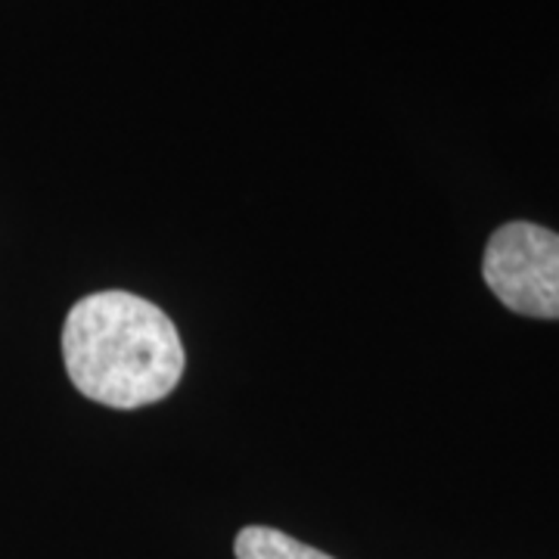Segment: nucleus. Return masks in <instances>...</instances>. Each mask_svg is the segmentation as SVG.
I'll return each mask as SVG.
<instances>
[{"label": "nucleus", "mask_w": 559, "mask_h": 559, "mask_svg": "<svg viewBox=\"0 0 559 559\" xmlns=\"http://www.w3.org/2000/svg\"><path fill=\"white\" fill-rule=\"evenodd\" d=\"M62 360L84 399L119 411L171 395L187 364L171 318L159 305L121 289L72 305L62 326Z\"/></svg>", "instance_id": "obj_1"}, {"label": "nucleus", "mask_w": 559, "mask_h": 559, "mask_svg": "<svg viewBox=\"0 0 559 559\" xmlns=\"http://www.w3.org/2000/svg\"><path fill=\"white\" fill-rule=\"evenodd\" d=\"M481 277L503 308L538 320H559V234L510 221L491 234Z\"/></svg>", "instance_id": "obj_2"}, {"label": "nucleus", "mask_w": 559, "mask_h": 559, "mask_svg": "<svg viewBox=\"0 0 559 559\" xmlns=\"http://www.w3.org/2000/svg\"><path fill=\"white\" fill-rule=\"evenodd\" d=\"M234 554L237 559H333L267 525H246L234 540Z\"/></svg>", "instance_id": "obj_3"}]
</instances>
